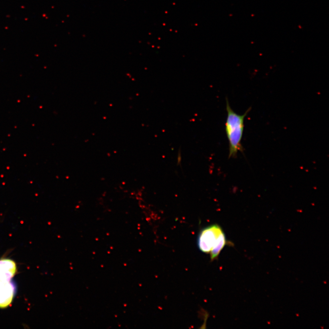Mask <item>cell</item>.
<instances>
[{
  "instance_id": "1",
  "label": "cell",
  "mask_w": 329,
  "mask_h": 329,
  "mask_svg": "<svg viewBox=\"0 0 329 329\" xmlns=\"http://www.w3.org/2000/svg\"><path fill=\"white\" fill-rule=\"evenodd\" d=\"M227 118L225 130L229 143L230 157L234 156L239 151L242 150L241 141L244 132V122L246 116L251 108L247 110L243 115L235 113L230 106L228 98H226Z\"/></svg>"
},
{
  "instance_id": "2",
  "label": "cell",
  "mask_w": 329,
  "mask_h": 329,
  "mask_svg": "<svg viewBox=\"0 0 329 329\" xmlns=\"http://www.w3.org/2000/svg\"><path fill=\"white\" fill-rule=\"evenodd\" d=\"M227 243L223 231L217 224H213L203 229L198 236V248L204 253H210L212 261L218 256Z\"/></svg>"
},
{
  "instance_id": "3",
  "label": "cell",
  "mask_w": 329,
  "mask_h": 329,
  "mask_svg": "<svg viewBox=\"0 0 329 329\" xmlns=\"http://www.w3.org/2000/svg\"><path fill=\"white\" fill-rule=\"evenodd\" d=\"M17 271L15 263L9 259L0 260V308L8 306L12 302L16 292L12 281Z\"/></svg>"
}]
</instances>
